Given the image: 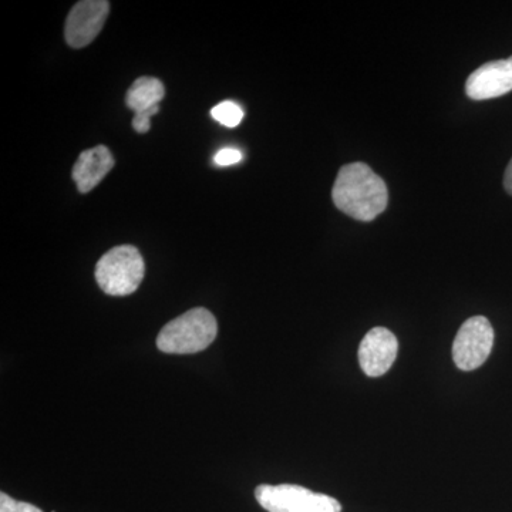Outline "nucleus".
<instances>
[{
    "instance_id": "obj_1",
    "label": "nucleus",
    "mask_w": 512,
    "mask_h": 512,
    "mask_svg": "<svg viewBox=\"0 0 512 512\" xmlns=\"http://www.w3.org/2000/svg\"><path fill=\"white\" fill-rule=\"evenodd\" d=\"M332 198L336 207L349 217L369 222L386 210L389 192L369 165L352 163L340 168Z\"/></svg>"
},
{
    "instance_id": "obj_2",
    "label": "nucleus",
    "mask_w": 512,
    "mask_h": 512,
    "mask_svg": "<svg viewBox=\"0 0 512 512\" xmlns=\"http://www.w3.org/2000/svg\"><path fill=\"white\" fill-rule=\"evenodd\" d=\"M218 323L208 309L195 308L183 313L161 329L157 348L170 355L202 352L217 338Z\"/></svg>"
},
{
    "instance_id": "obj_3",
    "label": "nucleus",
    "mask_w": 512,
    "mask_h": 512,
    "mask_svg": "<svg viewBox=\"0 0 512 512\" xmlns=\"http://www.w3.org/2000/svg\"><path fill=\"white\" fill-rule=\"evenodd\" d=\"M146 274L143 256L133 245H120L101 256L96 281L110 296H127L137 291Z\"/></svg>"
},
{
    "instance_id": "obj_4",
    "label": "nucleus",
    "mask_w": 512,
    "mask_h": 512,
    "mask_svg": "<svg viewBox=\"0 0 512 512\" xmlns=\"http://www.w3.org/2000/svg\"><path fill=\"white\" fill-rule=\"evenodd\" d=\"M256 501L268 512H342L338 500L301 485H258Z\"/></svg>"
},
{
    "instance_id": "obj_5",
    "label": "nucleus",
    "mask_w": 512,
    "mask_h": 512,
    "mask_svg": "<svg viewBox=\"0 0 512 512\" xmlns=\"http://www.w3.org/2000/svg\"><path fill=\"white\" fill-rule=\"evenodd\" d=\"M494 346V329L484 316L466 320L458 330L453 345V359L458 369L471 372L484 365Z\"/></svg>"
},
{
    "instance_id": "obj_6",
    "label": "nucleus",
    "mask_w": 512,
    "mask_h": 512,
    "mask_svg": "<svg viewBox=\"0 0 512 512\" xmlns=\"http://www.w3.org/2000/svg\"><path fill=\"white\" fill-rule=\"evenodd\" d=\"M110 3L106 0H83L70 10L64 28L67 45L74 49L86 47L99 36L109 18Z\"/></svg>"
},
{
    "instance_id": "obj_7",
    "label": "nucleus",
    "mask_w": 512,
    "mask_h": 512,
    "mask_svg": "<svg viewBox=\"0 0 512 512\" xmlns=\"http://www.w3.org/2000/svg\"><path fill=\"white\" fill-rule=\"evenodd\" d=\"M399 342L389 329L373 328L359 346V365L365 375L380 377L389 372L396 362Z\"/></svg>"
},
{
    "instance_id": "obj_8",
    "label": "nucleus",
    "mask_w": 512,
    "mask_h": 512,
    "mask_svg": "<svg viewBox=\"0 0 512 512\" xmlns=\"http://www.w3.org/2000/svg\"><path fill=\"white\" fill-rule=\"evenodd\" d=\"M512 90V56L485 63L470 74L466 93L473 100H490Z\"/></svg>"
},
{
    "instance_id": "obj_9",
    "label": "nucleus",
    "mask_w": 512,
    "mask_h": 512,
    "mask_svg": "<svg viewBox=\"0 0 512 512\" xmlns=\"http://www.w3.org/2000/svg\"><path fill=\"white\" fill-rule=\"evenodd\" d=\"M164 97V84L156 79V77H140V79L131 84L126 94V104L128 109L136 113L133 127L137 133L144 134L150 130V119L160 111L158 103Z\"/></svg>"
},
{
    "instance_id": "obj_10",
    "label": "nucleus",
    "mask_w": 512,
    "mask_h": 512,
    "mask_svg": "<svg viewBox=\"0 0 512 512\" xmlns=\"http://www.w3.org/2000/svg\"><path fill=\"white\" fill-rule=\"evenodd\" d=\"M114 158L109 148L97 146L83 151L79 160L73 165L72 177L82 194H87L103 181L113 170Z\"/></svg>"
},
{
    "instance_id": "obj_11",
    "label": "nucleus",
    "mask_w": 512,
    "mask_h": 512,
    "mask_svg": "<svg viewBox=\"0 0 512 512\" xmlns=\"http://www.w3.org/2000/svg\"><path fill=\"white\" fill-rule=\"evenodd\" d=\"M211 116L212 119L218 121L222 126L234 128L239 126V123L244 119V110L235 101L227 100L217 104L211 110Z\"/></svg>"
},
{
    "instance_id": "obj_12",
    "label": "nucleus",
    "mask_w": 512,
    "mask_h": 512,
    "mask_svg": "<svg viewBox=\"0 0 512 512\" xmlns=\"http://www.w3.org/2000/svg\"><path fill=\"white\" fill-rule=\"evenodd\" d=\"M0 512H43L29 503L13 500L8 494L0 493Z\"/></svg>"
},
{
    "instance_id": "obj_13",
    "label": "nucleus",
    "mask_w": 512,
    "mask_h": 512,
    "mask_svg": "<svg viewBox=\"0 0 512 512\" xmlns=\"http://www.w3.org/2000/svg\"><path fill=\"white\" fill-rule=\"evenodd\" d=\"M241 161V151L231 147L222 148L214 157V163L217 164L218 167H229V165H235L241 163Z\"/></svg>"
},
{
    "instance_id": "obj_14",
    "label": "nucleus",
    "mask_w": 512,
    "mask_h": 512,
    "mask_svg": "<svg viewBox=\"0 0 512 512\" xmlns=\"http://www.w3.org/2000/svg\"><path fill=\"white\" fill-rule=\"evenodd\" d=\"M504 187L508 194L512 195V160L508 164L507 170L504 175Z\"/></svg>"
}]
</instances>
